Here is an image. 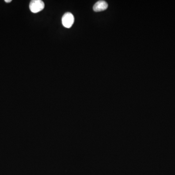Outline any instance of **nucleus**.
<instances>
[{"label": "nucleus", "mask_w": 175, "mask_h": 175, "mask_svg": "<svg viewBox=\"0 0 175 175\" xmlns=\"http://www.w3.org/2000/svg\"><path fill=\"white\" fill-rule=\"evenodd\" d=\"M44 8V3L41 0H32L29 4V8L32 12L37 13Z\"/></svg>", "instance_id": "1"}, {"label": "nucleus", "mask_w": 175, "mask_h": 175, "mask_svg": "<svg viewBox=\"0 0 175 175\" xmlns=\"http://www.w3.org/2000/svg\"><path fill=\"white\" fill-rule=\"evenodd\" d=\"M75 21L74 15L71 13L67 12L62 18V23L65 27L70 28L72 26Z\"/></svg>", "instance_id": "2"}, {"label": "nucleus", "mask_w": 175, "mask_h": 175, "mask_svg": "<svg viewBox=\"0 0 175 175\" xmlns=\"http://www.w3.org/2000/svg\"><path fill=\"white\" fill-rule=\"evenodd\" d=\"M108 5L104 1H99L95 3L93 7V9L95 12H100L107 9Z\"/></svg>", "instance_id": "3"}, {"label": "nucleus", "mask_w": 175, "mask_h": 175, "mask_svg": "<svg viewBox=\"0 0 175 175\" xmlns=\"http://www.w3.org/2000/svg\"><path fill=\"white\" fill-rule=\"evenodd\" d=\"M11 1H12L11 0H5V2H11Z\"/></svg>", "instance_id": "4"}]
</instances>
